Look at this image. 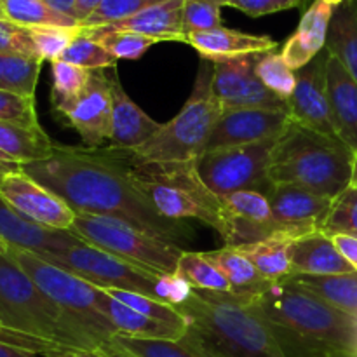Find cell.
<instances>
[{"instance_id": "60d3db41", "label": "cell", "mask_w": 357, "mask_h": 357, "mask_svg": "<svg viewBox=\"0 0 357 357\" xmlns=\"http://www.w3.org/2000/svg\"><path fill=\"white\" fill-rule=\"evenodd\" d=\"M160 2L166 0H103L101 6L80 24V28H98L117 23Z\"/></svg>"}, {"instance_id": "e575fe53", "label": "cell", "mask_w": 357, "mask_h": 357, "mask_svg": "<svg viewBox=\"0 0 357 357\" xmlns=\"http://www.w3.org/2000/svg\"><path fill=\"white\" fill-rule=\"evenodd\" d=\"M176 275L183 278L194 289L211 293H232L225 274L204 253H199V251L181 253Z\"/></svg>"}, {"instance_id": "74e56055", "label": "cell", "mask_w": 357, "mask_h": 357, "mask_svg": "<svg viewBox=\"0 0 357 357\" xmlns=\"http://www.w3.org/2000/svg\"><path fill=\"white\" fill-rule=\"evenodd\" d=\"M105 291L114 296V298H117L119 302L124 303V305L135 309L136 312L150 317V319L160 321V323H166L169 326L178 328V330H188L187 317L176 307L169 305V303L160 302V300L152 298V296L139 295V293L122 291V289H105Z\"/></svg>"}, {"instance_id": "603a6c76", "label": "cell", "mask_w": 357, "mask_h": 357, "mask_svg": "<svg viewBox=\"0 0 357 357\" xmlns=\"http://www.w3.org/2000/svg\"><path fill=\"white\" fill-rule=\"evenodd\" d=\"M326 87L335 132L349 149L357 152V82L330 52L326 61Z\"/></svg>"}, {"instance_id": "d6986e66", "label": "cell", "mask_w": 357, "mask_h": 357, "mask_svg": "<svg viewBox=\"0 0 357 357\" xmlns=\"http://www.w3.org/2000/svg\"><path fill=\"white\" fill-rule=\"evenodd\" d=\"M342 2L345 0H312L309 3L295 33L286 40L281 51L293 70L303 68L326 49L331 20Z\"/></svg>"}, {"instance_id": "8fae6325", "label": "cell", "mask_w": 357, "mask_h": 357, "mask_svg": "<svg viewBox=\"0 0 357 357\" xmlns=\"http://www.w3.org/2000/svg\"><path fill=\"white\" fill-rule=\"evenodd\" d=\"M42 260L54 264L84 281L103 289H122V291L139 293L159 300V282L166 274L146 271L139 265L126 261L115 255L82 243L58 253L38 255Z\"/></svg>"}, {"instance_id": "7bdbcfd3", "label": "cell", "mask_w": 357, "mask_h": 357, "mask_svg": "<svg viewBox=\"0 0 357 357\" xmlns=\"http://www.w3.org/2000/svg\"><path fill=\"white\" fill-rule=\"evenodd\" d=\"M94 40L101 42L103 47L117 59H139L152 45L159 44L157 38L132 31H110Z\"/></svg>"}, {"instance_id": "ac0fdd59", "label": "cell", "mask_w": 357, "mask_h": 357, "mask_svg": "<svg viewBox=\"0 0 357 357\" xmlns=\"http://www.w3.org/2000/svg\"><path fill=\"white\" fill-rule=\"evenodd\" d=\"M63 119L79 132L87 149H100L105 142H110L112 93L108 73L105 70L91 72L86 91Z\"/></svg>"}, {"instance_id": "7a4b0ae2", "label": "cell", "mask_w": 357, "mask_h": 357, "mask_svg": "<svg viewBox=\"0 0 357 357\" xmlns=\"http://www.w3.org/2000/svg\"><path fill=\"white\" fill-rule=\"evenodd\" d=\"M248 300L288 357L357 352V317L335 309L289 279L267 282Z\"/></svg>"}, {"instance_id": "ee69618b", "label": "cell", "mask_w": 357, "mask_h": 357, "mask_svg": "<svg viewBox=\"0 0 357 357\" xmlns=\"http://www.w3.org/2000/svg\"><path fill=\"white\" fill-rule=\"evenodd\" d=\"M222 24V7L208 0H185L183 6V33L185 38L190 33L215 30Z\"/></svg>"}, {"instance_id": "f907efd6", "label": "cell", "mask_w": 357, "mask_h": 357, "mask_svg": "<svg viewBox=\"0 0 357 357\" xmlns=\"http://www.w3.org/2000/svg\"><path fill=\"white\" fill-rule=\"evenodd\" d=\"M335 244L340 250V253L347 258L349 264L357 271V239L349 236H335Z\"/></svg>"}, {"instance_id": "bcb514c9", "label": "cell", "mask_w": 357, "mask_h": 357, "mask_svg": "<svg viewBox=\"0 0 357 357\" xmlns=\"http://www.w3.org/2000/svg\"><path fill=\"white\" fill-rule=\"evenodd\" d=\"M0 54H21L38 58L30 28L20 26L6 17H0Z\"/></svg>"}, {"instance_id": "52a82bcc", "label": "cell", "mask_w": 357, "mask_h": 357, "mask_svg": "<svg viewBox=\"0 0 357 357\" xmlns=\"http://www.w3.org/2000/svg\"><path fill=\"white\" fill-rule=\"evenodd\" d=\"M215 65L201 58L194 89L181 110L132 155L145 162H185L204 153L223 108L213 89Z\"/></svg>"}, {"instance_id": "f35d334b", "label": "cell", "mask_w": 357, "mask_h": 357, "mask_svg": "<svg viewBox=\"0 0 357 357\" xmlns=\"http://www.w3.org/2000/svg\"><path fill=\"white\" fill-rule=\"evenodd\" d=\"M321 232L326 236H349L357 239V188L347 187L333 199Z\"/></svg>"}, {"instance_id": "f1b7e54d", "label": "cell", "mask_w": 357, "mask_h": 357, "mask_svg": "<svg viewBox=\"0 0 357 357\" xmlns=\"http://www.w3.org/2000/svg\"><path fill=\"white\" fill-rule=\"evenodd\" d=\"M293 237L278 234L274 237L261 241V243L239 246L237 250L243 251L251 264L257 267L261 278L267 282H282L288 281L293 275L291 260H289V244Z\"/></svg>"}, {"instance_id": "83f0119b", "label": "cell", "mask_w": 357, "mask_h": 357, "mask_svg": "<svg viewBox=\"0 0 357 357\" xmlns=\"http://www.w3.org/2000/svg\"><path fill=\"white\" fill-rule=\"evenodd\" d=\"M326 51L344 65L357 82V0H345L335 10Z\"/></svg>"}, {"instance_id": "f546056e", "label": "cell", "mask_w": 357, "mask_h": 357, "mask_svg": "<svg viewBox=\"0 0 357 357\" xmlns=\"http://www.w3.org/2000/svg\"><path fill=\"white\" fill-rule=\"evenodd\" d=\"M289 281L323 298L335 309L357 317V272L340 275H291Z\"/></svg>"}, {"instance_id": "ffe728a7", "label": "cell", "mask_w": 357, "mask_h": 357, "mask_svg": "<svg viewBox=\"0 0 357 357\" xmlns=\"http://www.w3.org/2000/svg\"><path fill=\"white\" fill-rule=\"evenodd\" d=\"M183 6L185 0H166L117 23L98 28H80V33L98 38L110 31H132L157 38L159 42H185Z\"/></svg>"}, {"instance_id": "91938a15", "label": "cell", "mask_w": 357, "mask_h": 357, "mask_svg": "<svg viewBox=\"0 0 357 357\" xmlns=\"http://www.w3.org/2000/svg\"><path fill=\"white\" fill-rule=\"evenodd\" d=\"M7 251H9V244L0 239V253H7Z\"/></svg>"}, {"instance_id": "681fc988", "label": "cell", "mask_w": 357, "mask_h": 357, "mask_svg": "<svg viewBox=\"0 0 357 357\" xmlns=\"http://www.w3.org/2000/svg\"><path fill=\"white\" fill-rule=\"evenodd\" d=\"M40 357H108L101 351H86V349L72 347H49L38 352Z\"/></svg>"}, {"instance_id": "4dcf8cb0", "label": "cell", "mask_w": 357, "mask_h": 357, "mask_svg": "<svg viewBox=\"0 0 357 357\" xmlns=\"http://www.w3.org/2000/svg\"><path fill=\"white\" fill-rule=\"evenodd\" d=\"M114 351L126 357H213L190 335L180 340H155L115 335L107 342Z\"/></svg>"}, {"instance_id": "f5cc1de1", "label": "cell", "mask_w": 357, "mask_h": 357, "mask_svg": "<svg viewBox=\"0 0 357 357\" xmlns=\"http://www.w3.org/2000/svg\"><path fill=\"white\" fill-rule=\"evenodd\" d=\"M103 0H75V9H77V20L82 24L98 7L101 6Z\"/></svg>"}, {"instance_id": "816d5d0a", "label": "cell", "mask_w": 357, "mask_h": 357, "mask_svg": "<svg viewBox=\"0 0 357 357\" xmlns=\"http://www.w3.org/2000/svg\"><path fill=\"white\" fill-rule=\"evenodd\" d=\"M0 357H40L37 352L0 340Z\"/></svg>"}, {"instance_id": "1f68e13d", "label": "cell", "mask_w": 357, "mask_h": 357, "mask_svg": "<svg viewBox=\"0 0 357 357\" xmlns=\"http://www.w3.org/2000/svg\"><path fill=\"white\" fill-rule=\"evenodd\" d=\"M204 255L225 274L236 295H251L267 284L250 258L237 248L223 246L215 251H204Z\"/></svg>"}, {"instance_id": "680465c9", "label": "cell", "mask_w": 357, "mask_h": 357, "mask_svg": "<svg viewBox=\"0 0 357 357\" xmlns=\"http://www.w3.org/2000/svg\"><path fill=\"white\" fill-rule=\"evenodd\" d=\"M323 357H357V352H337V354H328Z\"/></svg>"}, {"instance_id": "db71d44e", "label": "cell", "mask_w": 357, "mask_h": 357, "mask_svg": "<svg viewBox=\"0 0 357 357\" xmlns=\"http://www.w3.org/2000/svg\"><path fill=\"white\" fill-rule=\"evenodd\" d=\"M49 7H52L58 13L65 14V16L73 17L77 20V9H75V0H44ZM79 21V20H77Z\"/></svg>"}, {"instance_id": "4316f807", "label": "cell", "mask_w": 357, "mask_h": 357, "mask_svg": "<svg viewBox=\"0 0 357 357\" xmlns=\"http://www.w3.org/2000/svg\"><path fill=\"white\" fill-rule=\"evenodd\" d=\"M56 143L40 126L0 122V159L14 164L44 160L54 152Z\"/></svg>"}, {"instance_id": "94428289", "label": "cell", "mask_w": 357, "mask_h": 357, "mask_svg": "<svg viewBox=\"0 0 357 357\" xmlns=\"http://www.w3.org/2000/svg\"><path fill=\"white\" fill-rule=\"evenodd\" d=\"M208 2L218 3L220 7H223V6H229V3H230V0H208Z\"/></svg>"}, {"instance_id": "484cf974", "label": "cell", "mask_w": 357, "mask_h": 357, "mask_svg": "<svg viewBox=\"0 0 357 357\" xmlns=\"http://www.w3.org/2000/svg\"><path fill=\"white\" fill-rule=\"evenodd\" d=\"M98 307L101 314L114 324L117 335L132 338H155V340H180L187 335V331L136 312L135 309L108 295L103 288H100Z\"/></svg>"}, {"instance_id": "836d02e7", "label": "cell", "mask_w": 357, "mask_h": 357, "mask_svg": "<svg viewBox=\"0 0 357 357\" xmlns=\"http://www.w3.org/2000/svg\"><path fill=\"white\" fill-rule=\"evenodd\" d=\"M51 73H52V107L54 112L61 117H65L82 93L86 91L87 84H89L91 72L80 66L70 65V63L52 61L51 63Z\"/></svg>"}, {"instance_id": "c3c4849f", "label": "cell", "mask_w": 357, "mask_h": 357, "mask_svg": "<svg viewBox=\"0 0 357 357\" xmlns=\"http://www.w3.org/2000/svg\"><path fill=\"white\" fill-rule=\"evenodd\" d=\"M192 289L194 288L180 275L166 274L160 278L159 282V300L173 307H178L187 302L188 296L192 295Z\"/></svg>"}, {"instance_id": "30bf717a", "label": "cell", "mask_w": 357, "mask_h": 357, "mask_svg": "<svg viewBox=\"0 0 357 357\" xmlns=\"http://www.w3.org/2000/svg\"><path fill=\"white\" fill-rule=\"evenodd\" d=\"M275 142L278 138L204 152L195 159L199 176L218 197L241 190L268 195L274 188L268 180V164Z\"/></svg>"}, {"instance_id": "e0dca14e", "label": "cell", "mask_w": 357, "mask_h": 357, "mask_svg": "<svg viewBox=\"0 0 357 357\" xmlns=\"http://www.w3.org/2000/svg\"><path fill=\"white\" fill-rule=\"evenodd\" d=\"M326 61L328 51L324 49L309 65L295 70L296 87L291 100L288 101L289 117L312 131L337 136L331 124L330 103H328Z\"/></svg>"}, {"instance_id": "8992f818", "label": "cell", "mask_w": 357, "mask_h": 357, "mask_svg": "<svg viewBox=\"0 0 357 357\" xmlns=\"http://www.w3.org/2000/svg\"><path fill=\"white\" fill-rule=\"evenodd\" d=\"M121 155L136 190L160 216L173 222L195 218L222 234V199L201 180L195 160L145 162L131 150H121Z\"/></svg>"}, {"instance_id": "3957f363", "label": "cell", "mask_w": 357, "mask_h": 357, "mask_svg": "<svg viewBox=\"0 0 357 357\" xmlns=\"http://www.w3.org/2000/svg\"><path fill=\"white\" fill-rule=\"evenodd\" d=\"M0 340L37 354L49 347L100 349V344L59 309L9 253H0Z\"/></svg>"}, {"instance_id": "6da1fadb", "label": "cell", "mask_w": 357, "mask_h": 357, "mask_svg": "<svg viewBox=\"0 0 357 357\" xmlns=\"http://www.w3.org/2000/svg\"><path fill=\"white\" fill-rule=\"evenodd\" d=\"M21 171L75 213L119 218L174 244L194 237L187 223L164 218L145 201L129 178L121 150L114 146L79 149L56 143L47 159L23 164Z\"/></svg>"}, {"instance_id": "b9f144b4", "label": "cell", "mask_w": 357, "mask_h": 357, "mask_svg": "<svg viewBox=\"0 0 357 357\" xmlns=\"http://www.w3.org/2000/svg\"><path fill=\"white\" fill-rule=\"evenodd\" d=\"M33 37L35 51L42 61H58L61 59L63 52L66 51L73 38L79 35L80 28H58V26H42L30 28Z\"/></svg>"}, {"instance_id": "11a10c76", "label": "cell", "mask_w": 357, "mask_h": 357, "mask_svg": "<svg viewBox=\"0 0 357 357\" xmlns=\"http://www.w3.org/2000/svg\"><path fill=\"white\" fill-rule=\"evenodd\" d=\"M20 169H21L20 164L7 162V160H2V159H0V180H2L3 176H7V174L14 173V171H20Z\"/></svg>"}, {"instance_id": "ba28073f", "label": "cell", "mask_w": 357, "mask_h": 357, "mask_svg": "<svg viewBox=\"0 0 357 357\" xmlns=\"http://www.w3.org/2000/svg\"><path fill=\"white\" fill-rule=\"evenodd\" d=\"M7 253L59 309L65 310L89 337L100 344V347L117 335L114 324L101 314L98 307V286L84 281L82 278L58 265L42 260L31 251L9 248Z\"/></svg>"}, {"instance_id": "8d00e7d4", "label": "cell", "mask_w": 357, "mask_h": 357, "mask_svg": "<svg viewBox=\"0 0 357 357\" xmlns=\"http://www.w3.org/2000/svg\"><path fill=\"white\" fill-rule=\"evenodd\" d=\"M257 75L268 91L281 100L289 101L296 87V72L288 65L278 49L265 52L257 63Z\"/></svg>"}, {"instance_id": "d6a6232c", "label": "cell", "mask_w": 357, "mask_h": 357, "mask_svg": "<svg viewBox=\"0 0 357 357\" xmlns=\"http://www.w3.org/2000/svg\"><path fill=\"white\" fill-rule=\"evenodd\" d=\"M2 9L6 20L24 28H80L79 21L54 10L44 0H2Z\"/></svg>"}, {"instance_id": "7402d4cb", "label": "cell", "mask_w": 357, "mask_h": 357, "mask_svg": "<svg viewBox=\"0 0 357 357\" xmlns=\"http://www.w3.org/2000/svg\"><path fill=\"white\" fill-rule=\"evenodd\" d=\"M0 239L9 248L26 250L35 255L58 253L80 243L66 230H51L28 222L0 194Z\"/></svg>"}, {"instance_id": "2e32d148", "label": "cell", "mask_w": 357, "mask_h": 357, "mask_svg": "<svg viewBox=\"0 0 357 357\" xmlns=\"http://www.w3.org/2000/svg\"><path fill=\"white\" fill-rule=\"evenodd\" d=\"M267 197L279 232L293 239L305 234L321 232L333 202V199L323 197L309 188L288 183L274 185Z\"/></svg>"}, {"instance_id": "be15d7a7", "label": "cell", "mask_w": 357, "mask_h": 357, "mask_svg": "<svg viewBox=\"0 0 357 357\" xmlns=\"http://www.w3.org/2000/svg\"><path fill=\"white\" fill-rule=\"evenodd\" d=\"M0 331H2V330H0Z\"/></svg>"}, {"instance_id": "d4e9b609", "label": "cell", "mask_w": 357, "mask_h": 357, "mask_svg": "<svg viewBox=\"0 0 357 357\" xmlns=\"http://www.w3.org/2000/svg\"><path fill=\"white\" fill-rule=\"evenodd\" d=\"M185 42L192 45L201 54V58L209 59V61L264 54V52L278 49V42L268 35H253L246 31L230 30L225 26L201 31V33H190L187 35Z\"/></svg>"}, {"instance_id": "5b68a950", "label": "cell", "mask_w": 357, "mask_h": 357, "mask_svg": "<svg viewBox=\"0 0 357 357\" xmlns=\"http://www.w3.org/2000/svg\"><path fill=\"white\" fill-rule=\"evenodd\" d=\"M354 153L338 136L312 131L289 119L272 149L268 180L335 199L351 187Z\"/></svg>"}, {"instance_id": "e7e4bbea", "label": "cell", "mask_w": 357, "mask_h": 357, "mask_svg": "<svg viewBox=\"0 0 357 357\" xmlns=\"http://www.w3.org/2000/svg\"><path fill=\"white\" fill-rule=\"evenodd\" d=\"M209 356H211V354H209Z\"/></svg>"}, {"instance_id": "5bb4252c", "label": "cell", "mask_w": 357, "mask_h": 357, "mask_svg": "<svg viewBox=\"0 0 357 357\" xmlns=\"http://www.w3.org/2000/svg\"><path fill=\"white\" fill-rule=\"evenodd\" d=\"M0 194L28 222L51 230L70 232L77 213L49 188L23 171H14L0 180Z\"/></svg>"}, {"instance_id": "277c9868", "label": "cell", "mask_w": 357, "mask_h": 357, "mask_svg": "<svg viewBox=\"0 0 357 357\" xmlns=\"http://www.w3.org/2000/svg\"><path fill=\"white\" fill-rule=\"evenodd\" d=\"M190 335L213 357H288L248 295L192 289L176 307Z\"/></svg>"}, {"instance_id": "6125c7cd", "label": "cell", "mask_w": 357, "mask_h": 357, "mask_svg": "<svg viewBox=\"0 0 357 357\" xmlns=\"http://www.w3.org/2000/svg\"><path fill=\"white\" fill-rule=\"evenodd\" d=\"M0 17H6V16H3V9H2V0H0Z\"/></svg>"}, {"instance_id": "9c48e42d", "label": "cell", "mask_w": 357, "mask_h": 357, "mask_svg": "<svg viewBox=\"0 0 357 357\" xmlns=\"http://www.w3.org/2000/svg\"><path fill=\"white\" fill-rule=\"evenodd\" d=\"M70 232L82 243L157 274H176L183 248L110 216L77 213Z\"/></svg>"}, {"instance_id": "9f6ffc18", "label": "cell", "mask_w": 357, "mask_h": 357, "mask_svg": "<svg viewBox=\"0 0 357 357\" xmlns=\"http://www.w3.org/2000/svg\"><path fill=\"white\" fill-rule=\"evenodd\" d=\"M98 351H101V352H103V354H107L108 357H126V356H122L121 352L114 351V349H112L110 345H107V344H103V345H101V347L98 349Z\"/></svg>"}, {"instance_id": "ab89813d", "label": "cell", "mask_w": 357, "mask_h": 357, "mask_svg": "<svg viewBox=\"0 0 357 357\" xmlns=\"http://www.w3.org/2000/svg\"><path fill=\"white\" fill-rule=\"evenodd\" d=\"M61 61L70 63V65L80 66V68H86L89 72L94 70H105V68H115L117 66V58L110 54L107 49L103 47V44L94 38L86 37L79 31L75 38L72 40V44L66 47V51L63 52Z\"/></svg>"}, {"instance_id": "d590c367", "label": "cell", "mask_w": 357, "mask_h": 357, "mask_svg": "<svg viewBox=\"0 0 357 357\" xmlns=\"http://www.w3.org/2000/svg\"><path fill=\"white\" fill-rule=\"evenodd\" d=\"M42 59L21 54H0V91L35 98Z\"/></svg>"}, {"instance_id": "7dc6e473", "label": "cell", "mask_w": 357, "mask_h": 357, "mask_svg": "<svg viewBox=\"0 0 357 357\" xmlns=\"http://www.w3.org/2000/svg\"><path fill=\"white\" fill-rule=\"evenodd\" d=\"M305 0H230L229 7L241 10L251 17L267 16V14L281 13V10L296 9Z\"/></svg>"}, {"instance_id": "6f0895ef", "label": "cell", "mask_w": 357, "mask_h": 357, "mask_svg": "<svg viewBox=\"0 0 357 357\" xmlns=\"http://www.w3.org/2000/svg\"><path fill=\"white\" fill-rule=\"evenodd\" d=\"M352 187L357 188V152L354 153V164H352Z\"/></svg>"}, {"instance_id": "4fadbf2b", "label": "cell", "mask_w": 357, "mask_h": 357, "mask_svg": "<svg viewBox=\"0 0 357 357\" xmlns=\"http://www.w3.org/2000/svg\"><path fill=\"white\" fill-rule=\"evenodd\" d=\"M222 199V239L225 246H248L278 236L268 197L261 192L241 190Z\"/></svg>"}, {"instance_id": "44dd1931", "label": "cell", "mask_w": 357, "mask_h": 357, "mask_svg": "<svg viewBox=\"0 0 357 357\" xmlns=\"http://www.w3.org/2000/svg\"><path fill=\"white\" fill-rule=\"evenodd\" d=\"M112 93V135L110 146L121 150H136L145 145L162 124L145 114L122 87L117 70L108 73Z\"/></svg>"}, {"instance_id": "7c38bea8", "label": "cell", "mask_w": 357, "mask_h": 357, "mask_svg": "<svg viewBox=\"0 0 357 357\" xmlns=\"http://www.w3.org/2000/svg\"><path fill=\"white\" fill-rule=\"evenodd\" d=\"M265 54V52H264ZM261 54L213 61V89L223 110L264 108V110L289 112L288 101L275 96L257 75V63Z\"/></svg>"}, {"instance_id": "9a60e30c", "label": "cell", "mask_w": 357, "mask_h": 357, "mask_svg": "<svg viewBox=\"0 0 357 357\" xmlns=\"http://www.w3.org/2000/svg\"><path fill=\"white\" fill-rule=\"evenodd\" d=\"M289 119H291L289 112L281 110H264V108L223 110L209 136L204 152L275 139L282 135Z\"/></svg>"}, {"instance_id": "cb8c5ba5", "label": "cell", "mask_w": 357, "mask_h": 357, "mask_svg": "<svg viewBox=\"0 0 357 357\" xmlns=\"http://www.w3.org/2000/svg\"><path fill=\"white\" fill-rule=\"evenodd\" d=\"M293 275H340L357 272L340 253L333 237L323 232L300 236L289 244Z\"/></svg>"}, {"instance_id": "f6af8a7d", "label": "cell", "mask_w": 357, "mask_h": 357, "mask_svg": "<svg viewBox=\"0 0 357 357\" xmlns=\"http://www.w3.org/2000/svg\"><path fill=\"white\" fill-rule=\"evenodd\" d=\"M0 122H13L23 126L38 124L35 98L20 96V94L0 91Z\"/></svg>"}]
</instances>
